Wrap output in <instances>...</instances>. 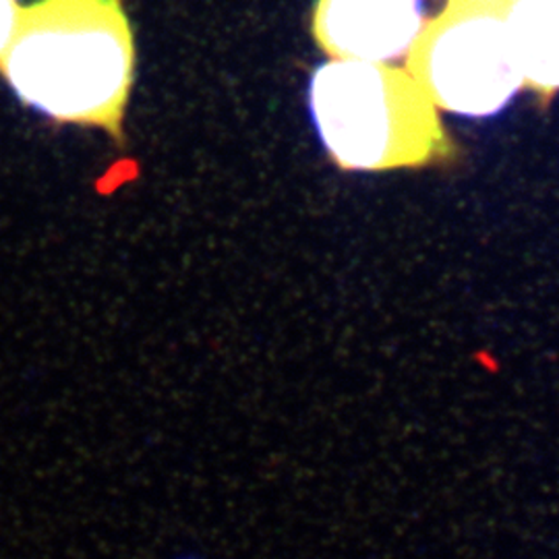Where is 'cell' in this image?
Returning a JSON list of instances; mask_svg holds the SVG:
<instances>
[{
  "label": "cell",
  "instance_id": "obj_3",
  "mask_svg": "<svg viewBox=\"0 0 559 559\" xmlns=\"http://www.w3.org/2000/svg\"><path fill=\"white\" fill-rule=\"evenodd\" d=\"M406 59L431 104L466 119L500 115L524 87L501 4L450 0L425 23Z\"/></svg>",
  "mask_w": 559,
  "mask_h": 559
},
{
  "label": "cell",
  "instance_id": "obj_4",
  "mask_svg": "<svg viewBox=\"0 0 559 559\" xmlns=\"http://www.w3.org/2000/svg\"><path fill=\"white\" fill-rule=\"evenodd\" d=\"M425 0H316L311 34L332 60L406 59L425 27Z\"/></svg>",
  "mask_w": 559,
  "mask_h": 559
},
{
  "label": "cell",
  "instance_id": "obj_7",
  "mask_svg": "<svg viewBox=\"0 0 559 559\" xmlns=\"http://www.w3.org/2000/svg\"><path fill=\"white\" fill-rule=\"evenodd\" d=\"M475 2H483V4H501V2H508V0H475Z\"/></svg>",
  "mask_w": 559,
  "mask_h": 559
},
{
  "label": "cell",
  "instance_id": "obj_1",
  "mask_svg": "<svg viewBox=\"0 0 559 559\" xmlns=\"http://www.w3.org/2000/svg\"><path fill=\"white\" fill-rule=\"evenodd\" d=\"M0 75L48 119L100 127L122 141L135 41L122 0H36L21 7Z\"/></svg>",
  "mask_w": 559,
  "mask_h": 559
},
{
  "label": "cell",
  "instance_id": "obj_2",
  "mask_svg": "<svg viewBox=\"0 0 559 559\" xmlns=\"http://www.w3.org/2000/svg\"><path fill=\"white\" fill-rule=\"evenodd\" d=\"M309 110L340 170L417 168L452 154L436 106L396 67L328 60L311 75Z\"/></svg>",
  "mask_w": 559,
  "mask_h": 559
},
{
  "label": "cell",
  "instance_id": "obj_8",
  "mask_svg": "<svg viewBox=\"0 0 559 559\" xmlns=\"http://www.w3.org/2000/svg\"><path fill=\"white\" fill-rule=\"evenodd\" d=\"M179 559H200V558H179Z\"/></svg>",
  "mask_w": 559,
  "mask_h": 559
},
{
  "label": "cell",
  "instance_id": "obj_6",
  "mask_svg": "<svg viewBox=\"0 0 559 559\" xmlns=\"http://www.w3.org/2000/svg\"><path fill=\"white\" fill-rule=\"evenodd\" d=\"M20 2L17 0H0V57L13 40L20 21Z\"/></svg>",
  "mask_w": 559,
  "mask_h": 559
},
{
  "label": "cell",
  "instance_id": "obj_5",
  "mask_svg": "<svg viewBox=\"0 0 559 559\" xmlns=\"http://www.w3.org/2000/svg\"><path fill=\"white\" fill-rule=\"evenodd\" d=\"M501 17L524 81L559 92V0H508Z\"/></svg>",
  "mask_w": 559,
  "mask_h": 559
}]
</instances>
